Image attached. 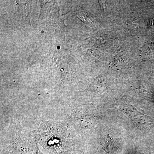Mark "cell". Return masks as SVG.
Instances as JSON below:
<instances>
[{
  "label": "cell",
  "instance_id": "2",
  "mask_svg": "<svg viewBox=\"0 0 154 154\" xmlns=\"http://www.w3.org/2000/svg\"><path fill=\"white\" fill-rule=\"evenodd\" d=\"M1 154H44L38 149L30 133L12 123L5 140L1 144Z\"/></svg>",
  "mask_w": 154,
  "mask_h": 154
},
{
  "label": "cell",
  "instance_id": "1",
  "mask_svg": "<svg viewBox=\"0 0 154 154\" xmlns=\"http://www.w3.org/2000/svg\"><path fill=\"white\" fill-rule=\"evenodd\" d=\"M33 139L51 154H74L67 128L58 122L42 121L38 130L30 132Z\"/></svg>",
  "mask_w": 154,
  "mask_h": 154
},
{
  "label": "cell",
  "instance_id": "3",
  "mask_svg": "<svg viewBox=\"0 0 154 154\" xmlns=\"http://www.w3.org/2000/svg\"><path fill=\"white\" fill-rule=\"evenodd\" d=\"M149 27H153L154 26V17L150 19L148 23Z\"/></svg>",
  "mask_w": 154,
  "mask_h": 154
}]
</instances>
